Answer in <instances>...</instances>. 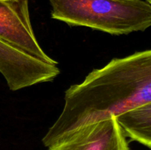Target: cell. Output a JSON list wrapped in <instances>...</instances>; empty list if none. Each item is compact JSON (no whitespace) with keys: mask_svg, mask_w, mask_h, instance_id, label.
I'll use <instances>...</instances> for the list:
<instances>
[{"mask_svg":"<svg viewBox=\"0 0 151 150\" xmlns=\"http://www.w3.org/2000/svg\"><path fill=\"white\" fill-rule=\"evenodd\" d=\"M151 102V51L114 58L94 69L81 83L71 85L64 106L42 138L45 146L72 131Z\"/></svg>","mask_w":151,"mask_h":150,"instance_id":"obj_1","label":"cell"},{"mask_svg":"<svg viewBox=\"0 0 151 150\" xmlns=\"http://www.w3.org/2000/svg\"><path fill=\"white\" fill-rule=\"evenodd\" d=\"M52 19L114 35L144 32L151 4L144 0H49Z\"/></svg>","mask_w":151,"mask_h":150,"instance_id":"obj_2","label":"cell"},{"mask_svg":"<svg viewBox=\"0 0 151 150\" xmlns=\"http://www.w3.org/2000/svg\"><path fill=\"white\" fill-rule=\"evenodd\" d=\"M0 73L9 88L16 91L54 80L60 74L57 65L50 64L0 39Z\"/></svg>","mask_w":151,"mask_h":150,"instance_id":"obj_3","label":"cell"},{"mask_svg":"<svg viewBox=\"0 0 151 150\" xmlns=\"http://www.w3.org/2000/svg\"><path fill=\"white\" fill-rule=\"evenodd\" d=\"M0 39L38 60L58 65L42 49L35 37L28 0H0Z\"/></svg>","mask_w":151,"mask_h":150,"instance_id":"obj_4","label":"cell"},{"mask_svg":"<svg viewBox=\"0 0 151 150\" xmlns=\"http://www.w3.org/2000/svg\"><path fill=\"white\" fill-rule=\"evenodd\" d=\"M47 148V150H130L114 116L81 126Z\"/></svg>","mask_w":151,"mask_h":150,"instance_id":"obj_5","label":"cell"},{"mask_svg":"<svg viewBox=\"0 0 151 150\" xmlns=\"http://www.w3.org/2000/svg\"><path fill=\"white\" fill-rule=\"evenodd\" d=\"M115 119L125 137L150 148L151 102L128 109Z\"/></svg>","mask_w":151,"mask_h":150,"instance_id":"obj_6","label":"cell"},{"mask_svg":"<svg viewBox=\"0 0 151 150\" xmlns=\"http://www.w3.org/2000/svg\"><path fill=\"white\" fill-rule=\"evenodd\" d=\"M146 1H147V2H148L149 4H151V0H145Z\"/></svg>","mask_w":151,"mask_h":150,"instance_id":"obj_7","label":"cell"}]
</instances>
